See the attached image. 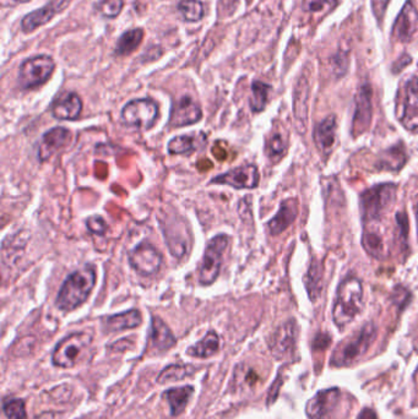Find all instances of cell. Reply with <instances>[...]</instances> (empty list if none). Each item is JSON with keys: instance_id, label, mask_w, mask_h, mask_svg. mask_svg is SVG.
I'll return each mask as SVG.
<instances>
[{"instance_id": "1", "label": "cell", "mask_w": 418, "mask_h": 419, "mask_svg": "<svg viewBox=\"0 0 418 419\" xmlns=\"http://www.w3.org/2000/svg\"><path fill=\"white\" fill-rule=\"evenodd\" d=\"M363 284L357 277L345 278L337 287L332 309V319L337 327L343 329L354 320L363 309Z\"/></svg>"}, {"instance_id": "2", "label": "cell", "mask_w": 418, "mask_h": 419, "mask_svg": "<svg viewBox=\"0 0 418 419\" xmlns=\"http://www.w3.org/2000/svg\"><path fill=\"white\" fill-rule=\"evenodd\" d=\"M96 284V271L93 265H86L68 276L60 289L55 304L60 311H70L86 302Z\"/></svg>"}, {"instance_id": "3", "label": "cell", "mask_w": 418, "mask_h": 419, "mask_svg": "<svg viewBox=\"0 0 418 419\" xmlns=\"http://www.w3.org/2000/svg\"><path fill=\"white\" fill-rule=\"evenodd\" d=\"M397 186L384 183L364 191L359 196V208L364 224H374L389 213L397 202Z\"/></svg>"}, {"instance_id": "4", "label": "cell", "mask_w": 418, "mask_h": 419, "mask_svg": "<svg viewBox=\"0 0 418 419\" xmlns=\"http://www.w3.org/2000/svg\"><path fill=\"white\" fill-rule=\"evenodd\" d=\"M228 235L218 234L209 240L207 249L199 266V283L202 286H210L216 281L222 266L223 253L227 249Z\"/></svg>"}, {"instance_id": "5", "label": "cell", "mask_w": 418, "mask_h": 419, "mask_svg": "<svg viewBox=\"0 0 418 419\" xmlns=\"http://www.w3.org/2000/svg\"><path fill=\"white\" fill-rule=\"evenodd\" d=\"M377 336V329L370 322L342 344L332 355V364L348 365L363 355Z\"/></svg>"}, {"instance_id": "6", "label": "cell", "mask_w": 418, "mask_h": 419, "mask_svg": "<svg viewBox=\"0 0 418 419\" xmlns=\"http://www.w3.org/2000/svg\"><path fill=\"white\" fill-rule=\"evenodd\" d=\"M93 342L87 332H75L63 338L53 352V363L60 368H71L80 360Z\"/></svg>"}, {"instance_id": "7", "label": "cell", "mask_w": 418, "mask_h": 419, "mask_svg": "<svg viewBox=\"0 0 418 419\" xmlns=\"http://www.w3.org/2000/svg\"><path fill=\"white\" fill-rule=\"evenodd\" d=\"M397 117L405 129L410 131L418 130L417 77H410L399 93Z\"/></svg>"}, {"instance_id": "8", "label": "cell", "mask_w": 418, "mask_h": 419, "mask_svg": "<svg viewBox=\"0 0 418 419\" xmlns=\"http://www.w3.org/2000/svg\"><path fill=\"white\" fill-rule=\"evenodd\" d=\"M55 69V60L49 55H36L22 63L19 71V84L22 88H33L49 80Z\"/></svg>"}, {"instance_id": "9", "label": "cell", "mask_w": 418, "mask_h": 419, "mask_svg": "<svg viewBox=\"0 0 418 419\" xmlns=\"http://www.w3.org/2000/svg\"><path fill=\"white\" fill-rule=\"evenodd\" d=\"M158 118V106L151 98L133 99L122 110L124 124L135 126L140 130H149Z\"/></svg>"}, {"instance_id": "10", "label": "cell", "mask_w": 418, "mask_h": 419, "mask_svg": "<svg viewBox=\"0 0 418 419\" xmlns=\"http://www.w3.org/2000/svg\"><path fill=\"white\" fill-rule=\"evenodd\" d=\"M131 266L142 276H152L162 265L161 253L150 243L142 242L128 253Z\"/></svg>"}, {"instance_id": "11", "label": "cell", "mask_w": 418, "mask_h": 419, "mask_svg": "<svg viewBox=\"0 0 418 419\" xmlns=\"http://www.w3.org/2000/svg\"><path fill=\"white\" fill-rule=\"evenodd\" d=\"M259 180L260 175L258 167L254 164H245L215 177L211 184H223L234 186L236 189H254L259 186Z\"/></svg>"}, {"instance_id": "12", "label": "cell", "mask_w": 418, "mask_h": 419, "mask_svg": "<svg viewBox=\"0 0 418 419\" xmlns=\"http://www.w3.org/2000/svg\"><path fill=\"white\" fill-rule=\"evenodd\" d=\"M372 88L368 84L359 88L352 119V135L359 137L368 130L372 121Z\"/></svg>"}, {"instance_id": "13", "label": "cell", "mask_w": 418, "mask_h": 419, "mask_svg": "<svg viewBox=\"0 0 418 419\" xmlns=\"http://www.w3.org/2000/svg\"><path fill=\"white\" fill-rule=\"evenodd\" d=\"M202 118L200 106L189 96L180 98V101L174 102L169 126L171 128H182V126L196 124Z\"/></svg>"}, {"instance_id": "14", "label": "cell", "mask_w": 418, "mask_h": 419, "mask_svg": "<svg viewBox=\"0 0 418 419\" xmlns=\"http://www.w3.org/2000/svg\"><path fill=\"white\" fill-rule=\"evenodd\" d=\"M69 6V0H52L47 6L39 8L37 10L31 11L26 17L22 19L21 28L23 32H32L38 28L48 23L55 15Z\"/></svg>"}, {"instance_id": "15", "label": "cell", "mask_w": 418, "mask_h": 419, "mask_svg": "<svg viewBox=\"0 0 418 419\" xmlns=\"http://www.w3.org/2000/svg\"><path fill=\"white\" fill-rule=\"evenodd\" d=\"M297 324L294 320L285 322L272 335L270 349L276 358H285L292 353L297 341Z\"/></svg>"}, {"instance_id": "16", "label": "cell", "mask_w": 418, "mask_h": 419, "mask_svg": "<svg viewBox=\"0 0 418 419\" xmlns=\"http://www.w3.org/2000/svg\"><path fill=\"white\" fill-rule=\"evenodd\" d=\"M418 11L412 1H408L402 8L392 28V36L399 42H408L417 30Z\"/></svg>"}, {"instance_id": "17", "label": "cell", "mask_w": 418, "mask_h": 419, "mask_svg": "<svg viewBox=\"0 0 418 419\" xmlns=\"http://www.w3.org/2000/svg\"><path fill=\"white\" fill-rule=\"evenodd\" d=\"M70 140V130L63 126H57L47 131L42 137L38 147V159L41 162L52 157L59 148L66 146Z\"/></svg>"}, {"instance_id": "18", "label": "cell", "mask_w": 418, "mask_h": 419, "mask_svg": "<svg viewBox=\"0 0 418 419\" xmlns=\"http://www.w3.org/2000/svg\"><path fill=\"white\" fill-rule=\"evenodd\" d=\"M339 402L337 390H327L318 393L307 407L310 419H329Z\"/></svg>"}, {"instance_id": "19", "label": "cell", "mask_w": 418, "mask_h": 419, "mask_svg": "<svg viewBox=\"0 0 418 419\" xmlns=\"http://www.w3.org/2000/svg\"><path fill=\"white\" fill-rule=\"evenodd\" d=\"M82 110V98L76 93L66 92L57 98L52 106L53 117L59 120H75Z\"/></svg>"}, {"instance_id": "20", "label": "cell", "mask_w": 418, "mask_h": 419, "mask_svg": "<svg viewBox=\"0 0 418 419\" xmlns=\"http://www.w3.org/2000/svg\"><path fill=\"white\" fill-rule=\"evenodd\" d=\"M336 118L329 115L321 120L314 128V142L318 150L324 155L332 153V147L336 142Z\"/></svg>"}, {"instance_id": "21", "label": "cell", "mask_w": 418, "mask_h": 419, "mask_svg": "<svg viewBox=\"0 0 418 419\" xmlns=\"http://www.w3.org/2000/svg\"><path fill=\"white\" fill-rule=\"evenodd\" d=\"M298 216V202L296 199H287L281 204L276 216L267 224L269 231L272 235L283 233V231L294 224Z\"/></svg>"}, {"instance_id": "22", "label": "cell", "mask_w": 418, "mask_h": 419, "mask_svg": "<svg viewBox=\"0 0 418 419\" xmlns=\"http://www.w3.org/2000/svg\"><path fill=\"white\" fill-rule=\"evenodd\" d=\"M207 135L204 133H194L173 137L167 148L171 155H191L202 150L207 146Z\"/></svg>"}, {"instance_id": "23", "label": "cell", "mask_w": 418, "mask_h": 419, "mask_svg": "<svg viewBox=\"0 0 418 419\" xmlns=\"http://www.w3.org/2000/svg\"><path fill=\"white\" fill-rule=\"evenodd\" d=\"M142 313L136 309L111 315L104 320V331L117 332L135 329L142 324Z\"/></svg>"}, {"instance_id": "24", "label": "cell", "mask_w": 418, "mask_h": 419, "mask_svg": "<svg viewBox=\"0 0 418 419\" xmlns=\"http://www.w3.org/2000/svg\"><path fill=\"white\" fill-rule=\"evenodd\" d=\"M177 342L169 327L163 322L161 318L153 316L151 324V344L152 347L163 352L172 349Z\"/></svg>"}, {"instance_id": "25", "label": "cell", "mask_w": 418, "mask_h": 419, "mask_svg": "<svg viewBox=\"0 0 418 419\" xmlns=\"http://www.w3.org/2000/svg\"><path fill=\"white\" fill-rule=\"evenodd\" d=\"M406 161H408L406 150L403 147V144L400 142L388 148L384 153H380L377 167L383 170L399 172L405 166Z\"/></svg>"}, {"instance_id": "26", "label": "cell", "mask_w": 418, "mask_h": 419, "mask_svg": "<svg viewBox=\"0 0 418 419\" xmlns=\"http://www.w3.org/2000/svg\"><path fill=\"white\" fill-rule=\"evenodd\" d=\"M362 245H363L364 251H367V254L372 257L383 259L386 256L384 237L380 233L379 229L375 228L372 224H368V227L364 228Z\"/></svg>"}, {"instance_id": "27", "label": "cell", "mask_w": 418, "mask_h": 419, "mask_svg": "<svg viewBox=\"0 0 418 419\" xmlns=\"http://www.w3.org/2000/svg\"><path fill=\"white\" fill-rule=\"evenodd\" d=\"M142 39H144V30L142 28H133L131 31H126L118 39L114 53L120 57L131 55L142 44Z\"/></svg>"}, {"instance_id": "28", "label": "cell", "mask_w": 418, "mask_h": 419, "mask_svg": "<svg viewBox=\"0 0 418 419\" xmlns=\"http://www.w3.org/2000/svg\"><path fill=\"white\" fill-rule=\"evenodd\" d=\"M193 392L194 389L191 387H175L166 392L164 398L169 401L171 413L173 416L182 413L187 407Z\"/></svg>"}, {"instance_id": "29", "label": "cell", "mask_w": 418, "mask_h": 419, "mask_svg": "<svg viewBox=\"0 0 418 419\" xmlns=\"http://www.w3.org/2000/svg\"><path fill=\"white\" fill-rule=\"evenodd\" d=\"M305 287L310 294V300L315 302L321 295L323 289V266L318 260H313L310 264V270L304 277Z\"/></svg>"}, {"instance_id": "30", "label": "cell", "mask_w": 418, "mask_h": 419, "mask_svg": "<svg viewBox=\"0 0 418 419\" xmlns=\"http://www.w3.org/2000/svg\"><path fill=\"white\" fill-rule=\"evenodd\" d=\"M220 349V338L216 332L210 331L200 342L196 343L193 347H190L188 353L198 358H207L211 357L212 354L216 353Z\"/></svg>"}, {"instance_id": "31", "label": "cell", "mask_w": 418, "mask_h": 419, "mask_svg": "<svg viewBox=\"0 0 418 419\" xmlns=\"http://www.w3.org/2000/svg\"><path fill=\"white\" fill-rule=\"evenodd\" d=\"M294 115L299 124H302L301 133H305L308 118V84L304 80L299 84V91L294 98Z\"/></svg>"}, {"instance_id": "32", "label": "cell", "mask_w": 418, "mask_h": 419, "mask_svg": "<svg viewBox=\"0 0 418 419\" xmlns=\"http://www.w3.org/2000/svg\"><path fill=\"white\" fill-rule=\"evenodd\" d=\"M272 86L265 82L254 81L251 85V98H250V108L254 113L263 112L267 104L269 93Z\"/></svg>"}, {"instance_id": "33", "label": "cell", "mask_w": 418, "mask_h": 419, "mask_svg": "<svg viewBox=\"0 0 418 419\" xmlns=\"http://www.w3.org/2000/svg\"><path fill=\"white\" fill-rule=\"evenodd\" d=\"M287 140L283 137L281 133H274L270 139L266 142V156L272 161H278L283 157V155L287 151Z\"/></svg>"}, {"instance_id": "34", "label": "cell", "mask_w": 418, "mask_h": 419, "mask_svg": "<svg viewBox=\"0 0 418 419\" xmlns=\"http://www.w3.org/2000/svg\"><path fill=\"white\" fill-rule=\"evenodd\" d=\"M178 10H180L185 21L188 22L199 21L205 15L204 6L199 0H183V1H180Z\"/></svg>"}, {"instance_id": "35", "label": "cell", "mask_w": 418, "mask_h": 419, "mask_svg": "<svg viewBox=\"0 0 418 419\" xmlns=\"http://www.w3.org/2000/svg\"><path fill=\"white\" fill-rule=\"evenodd\" d=\"M191 371H189V367H182V365H171L166 368L158 376V382L164 384V382H171V381L182 380L185 376H190Z\"/></svg>"}, {"instance_id": "36", "label": "cell", "mask_w": 418, "mask_h": 419, "mask_svg": "<svg viewBox=\"0 0 418 419\" xmlns=\"http://www.w3.org/2000/svg\"><path fill=\"white\" fill-rule=\"evenodd\" d=\"M123 6V0H102L97 6V10L102 17L114 19L122 12Z\"/></svg>"}, {"instance_id": "37", "label": "cell", "mask_w": 418, "mask_h": 419, "mask_svg": "<svg viewBox=\"0 0 418 419\" xmlns=\"http://www.w3.org/2000/svg\"><path fill=\"white\" fill-rule=\"evenodd\" d=\"M4 413L9 419H26L25 403L21 400H6L4 402Z\"/></svg>"}, {"instance_id": "38", "label": "cell", "mask_w": 418, "mask_h": 419, "mask_svg": "<svg viewBox=\"0 0 418 419\" xmlns=\"http://www.w3.org/2000/svg\"><path fill=\"white\" fill-rule=\"evenodd\" d=\"M339 3L340 0H303L302 8L304 11L321 12V11L332 10Z\"/></svg>"}, {"instance_id": "39", "label": "cell", "mask_w": 418, "mask_h": 419, "mask_svg": "<svg viewBox=\"0 0 418 419\" xmlns=\"http://www.w3.org/2000/svg\"><path fill=\"white\" fill-rule=\"evenodd\" d=\"M86 227L91 233L96 235H104L108 229L106 221L101 216H91L87 218Z\"/></svg>"}, {"instance_id": "40", "label": "cell", "mask_w": 418, "mask_h": 419, "mask_svg": "<svg viewBox=\"0 0 418 419\" xmlns=\"http://www.w3.org/2000/svg\"><path fill=\"white\" fill-rule=\"evenodd\" d=\"M332 68H334V71H335V74L339 75V77H341L343 75L346 70H348V57L345 55H342V53H339V55H335L332 60Z\"/></svg>"}, {"instance_id": "41", "label": "cell", "mask_w": 418, "mask_h": 419, "mask_svg": "<svg viewBox=\"0 0 418 419\" xmlns=\"http://www.w3.org/2000/svg\"><path fill=\"white\" fill-rule=\"evenodd\" d=\"M410 292H408V289H403V287H395L394 289V300L397 302V305H400V306H403V305H406L408 300H410Z\"/></svg>"}, {"instance_id": "42", "label": "cell", "mask_w": 418, "mask_h": 419, "mask_svg": "<svg viewBox=\"0 0 418 419\" xmlns=\"http://www.w3.org/2000/svg\"><path fill=\"white\" fill-rule=\"evenodd\" d=\"M411 61H412V58H411L410 55H401V57L394 63V66H392V72H394V74L400 72V71L403 70L408 64H411Z\"/></svg>"}, {"instance_id": "43", "label": "cell", "mask_w": 418, "mask_h": 419, "mask_svg": "<svg viewBox=\"0 0 418 419\" xmlns=\"http://www.w3.org/2000/svg\"><path fill=\"white\" fill-rule=\"evenodd\" d=\"M415 213H416V222H417V235H418V205L415 206Z\"/></svg>"}, {"instance_id": "44", "label": "cell", "mask_w": 418, "mask_h": 419, "mask_svg": "<svg viewBox=\"0 0 418 419\" xmlns=\"http://www.w3.org/2000/svg\"><path fill=\"white\" fill-rule=\"evenodd\" d=\"M12 1H15V3H28L30 0H12Z\"/></svg>"}]
</instances>
